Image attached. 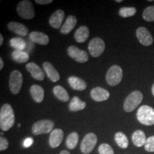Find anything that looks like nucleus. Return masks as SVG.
<instances>
[{
	"label": "nucleus",
	"mask_w": 154,
	"mask_h": 154,
	"mask_svg": "<svg viewBox=\"0 0 154 154\" xmlns=\"http://www.w3.org/2000/svg\"><path fill=\"white\" fill-rule=\"evenodd\" d=\"M15 116L13 108L9 103H5L0 110V128L3 131H7L14 126Z\"/></svg>",
	"instance_id": "nucleus-1"
},
{
	"label": "nucleus",
	"mask_w": 154,
	"mask_h": 154,
	"mask_svg": "<svg viewBox=\"0 0 154 154\" xmlns=\"http://www.w3.org/2000/svg\"><path fill=\"white\" fill-rule=\"evenodd\" d=\"M138 121L146 126L154 125V109L147 105L141 106L136 113Z\"/></svg>",
	"instance_id": "nucleus-2"
},
{
	"label": "nucleus",
	"mask_w": 154,
	"mask_h": 154,
	"mask_svg": "<svg viewBox=\"0 0 154 154\" xmlns=\"http://www.w3.org/2000/svg\"><path fill=\"white\" fill-rule=\"evenodd\" d=\"M143 96L140 91H134L128 94L124 103V109L126 112H131L140 105Z\"/></svg>",
	"instance_id": "nucleus-3"
},
{
	"label": "nucleus",
	"mask_w": 154,
	"mask_h": 154,
	"mask_svg": "<svg viewBox=\"0 0 154 154\" xmlns=\"http://www.w3.org/2000/svg\"><path fill=\"white\" fill-rule=\"evenodd\" d=\"M123 78L122 69L117 65L111 66L106 75V80L109 85L114 86L119 84Z\"/></svg>",
	"instance_id": "nucleus-4"
},
{
	"label": "nucleus",
	"mask_w": 154,
	"mask_h": 154,
	"mask_svg": "<svg viewBox=\"0 0 154 154\" xmlns=\"http://www.w3.org/2000/svg\"><path fill=\"white\" fill-rule=\"evenodd\" d=\"M17 11L19 16L24 19H32L35 15L33 4L29 0L20 2L17 5Z\"/></svg>",
	"instance_id": "nucleus-5"
},
{
	"label": "nucleus",
	"mask_w": 154,
	"mask_h": 154,
	"mask_svg": "<svg viewBox=\"0 0 154 154\" xmlns=\"http://www.w3.org/2000/svg\"><path fill=\"white\" fill-rule=\"evenodd\" d=\"M54 123L49 119L40 120L34 123L32 127V131L34 135L49 134L54 130Z\"/></svg>",
	"instance_id": "nucleus-6"
},
{
	"label": "nucleus",
	"mask_w": 154,
	"mask_h": 154,
	"mask_svg": "<svg viewBox=\"0 0 154 154\" xmlns=\"http://www.w3.org/2000/svg\"><path fill=\"white\" fill-rule=\"evenodd\" d=\"M23 84V76L22 73L18 70H14L10 74L9 86L11 93L14 95L20 91Z\"/></svg>",
	"instance_id": "nucleus-7"
},
{
	"label": "nucleus",
	"mask_w": 154,
	"mask_h": 154,
	"mask_svg": "<svg viewBox=\"0 0 154 154\" xmlns=\"http://www.w3.org/2000/svg\"><path fill=\"white\" fill-rule=\"evenodd\" d=\"M97 143V137L94 133H88L83 138L81 143V151L83 153L88 154L93 151Z\"/></svg>",
	"instance_id": "nucleus-8"
},
{
	"label": "nucleus",
	"mask_w": 154,
	"mask_h": 154,
	"mask_svg": "<svg viewBox=\"0 0 154 154\" xmlns=\"http://www.w3.org/2000/svg\"><path fill=\"white\" fill-rule=\"evenodd\" d=\"M88 49L92 57H99L104 51L105 43L101 38H94L89 42Z\"/></svg>",
	"instance_id": "nucleus-9"
},
{
	"label": "nucleus",
	"mask_w": 154,
	"mask_h": 154,
	"mask_svg": "<svg viewBox=\"0 0 154 154\" xmlns=\"http://www.w3.org/2000/svg\"><path fill=\"white\" fill-rule=\"evenodd\" d=\"M69 57L79 63H85L88 60V56L86 51L79 49L76 46H70L67 49Z\"/></svg>",
	"instance_id": "nucleus-10"
},
{
	"label": "nucleus",
	"mask_w": 154,
	"mask_h": 154,
	"mask_svg": "<svg viewBox=\"0 0 154 154\" xmlns=\"http://www.w3.org/2000/svg\"><path fill=\"white\" fill-rule=\"evenodd\" d=\"M136 34L138 40L142 45L148 47V46L151 45L153 44V39L152 35L150 33L149 31L146 27L140 26V27L138 28Z\"/></svg>",
	"instance_id": "nucleus-11"
},
{
	"label": "nucleus",
	"mask_w": 154,
	"mask_h": 154,
	"mask_svg": "<svg viewBox=\"0 0 154 154\" xmlns=\"http://www.w3.org/2000/svg\"><path fill=\"white\" fill-rule=\"evenodd\" d=\"M63 131L60 128H56L51 132L49 139V145L52 149L57 148L60 146L63 138Z\"/></svg>",
	"instance_id": "nucleus-12"
},
{
	"label": "nucleus",
	"mask_w": 154,
	"mask_h": 154,
	"mask_svg": "<svg viewBox=\"0 0 154 154\" xmlns=\"http://www.w3.org/2000/svg\"><path fill=\"white\" fill-rule=\"evenodd\" d=\"M64 11L61 10V9H58L57 11H56L54 13H53L51 15V17H50L49 19L50 26L54 29H59L61 26V24H62L63 19H64Z\"/></svg>",
	"instance_id": "nucleus-13"
},
{
	"label": "nucleus",
	"mask_w": 154,
	"mask_h": 154,
	"mask_svg": "<svg viewBox=\"0 0 154 154\" xmlns=\"http://www.w3.org/2000/svg\"><path fill=\"white\" fill-rule=\"evenodd\" d=\"M26 69L34 79L43 81L44 79V73L43 70L34 62H29L26 65Z\"/></svg>",
	"instance_id": "nucleus-14"
},
{
	"label": "nucleus",
	"mask_w": 154,
	"mask_h": 154,
	"mask_svg": "<svg viewBox=\"0 0 154 154\" xmlns=\"http://www.w3.org/2000/svg\"><path fill=\"white\" fill-rule=\"evenodd\" d=\"M91 99L95 101H103L107 100L110 96V94L107 90L101 87H96L91 91Z\"/></svg>",
	"instance_id": "nucleus-15"
},
{
	"label": "nucleus",
	"mask_w": 154,
	"mask_h": 154,
	"mask_svg": "<svg viewBox=\"0 0 154 154\" xmlns=\"http://www.w3.org/2000/svg\"><path fill=\"white\" fill-rule=\"evenodd\" d=\"M29 39L34 43L40 44V45H47L49 42V36L40 32H32L29 35Z\"/></svg>",
	"instance_id": "nucleus-16"
},
{
	"label": "nucleus",
	"mask_w": 154,
	"mask_h": 154,
	"mask_svg": "<svg viewBox=\"0 0 154 154\" xmlns=\"http://www.w3.org/2000/svg\"><path fill=\"white\" fill-rule=\"evenodd\" d=\"M7 28L11 32H14L17 35L21 36H26L29 33L28 28L24 24L16 22H11L7 24Z\"/></svg>",
	"instance_id": "nucleus-17"
},
{
	"label": "nucleus",
	"mask_w": 154,
	"mask_h": 154,
	"mask_svg": "<svg viewBox=\"0 0 154 154\" xmlns=\"http://www.w3.org/2000/svg\"><path fill=\"white\" fill-rule=\"evenodd\" d=\"M43 68L44 72L47 74L48 78L52 82H57L60 79L59 72H57L52 64L49 61H45L43 63Z\"/></svg>",
	"instance_id": "nucleus-18"
},
{
	"label": "nucleus",
	"mask_w": 154,
	"mask_h": 154,
	"mask_svg": "<svg viewBox=\"0 0 154 154\" xmlns=\"http://www.w3.org/2000/svg\"><path fill=\"white\" fill-rule=\"evenodd\" d=\"M68 83L73 89L77 91H84L87 87V84L85 81L77 76H69L68 78Z\"/></svg>",
	"instance_id": "nucleus-19"
},
{
	"label": "nucleus",
	"mask_w": 154,
	"mask_h": 154,
	"mask_svg": "<svg viewBox=\"0 0 154 154\" xmlns=\"http://www.w3.org/2000/svg\"><path fill=\"white\" fill-rule=\"evenodd\" d=\"M77 24V19L75 16L73 15H69L67 17L66 22L60 29V32L62 34H68L70 33L74 29Z\"/></svg>",
	"instance_id": "nucleus-20"
},
{
	"label": "nucleus",
	"mask_w": 154,
	"mask_h": 154,
	"mask_svg": "<svg viewBox=\"0 0 154 154\" xmlns=\"http://www.w3.org/2000/svg\"><path fill=\"white\" fill-rule=\"evenodd\" d=\"M89 36V29L86 26H81L74 34L75 40L78 43H84Z\"/></svg>",
	"instance_id": "nucleus-21"
},
{
	"label": "nucleus",
	"mask_w": 154,
	"mask_h": 154,
	"mask_svg": "<svg viewBox=\"0 0 154 154\" xmlns=\"http://www.w3.org/2000/svg\"><path fill=\"white\" fill-rule=\"evenodd\" d=\"M30 94L33 99L36 103H41L44 98V90L42 86L38 85H32L30 88Z\"/></svg>",
	"instance_id": "nucleus-22"
},
{
	"label": "nucleus",
	"mask_w": 154,
	"mask_h": 154,
	"mask_svg": "<svg viewBox=\"0 0 154 154\" xmlns=\"http://www.w3.org/2000/svg\"><path fill=\"white\" fill-rule=\"evenodd\" d=\"M146 134L143 131L137 130L132 134L133 143L137 147H141L145 146L146 142Z\"/></svg>",
	"instance_id": "nucleus-23"
},
{
	"label": "nucleus",
	"mask_w": 154,
	"mask_h": 154,
	"mask_svg": "<svg viewBox=\"0 0 154 154\" xmlns=\"http://www.w3.org/2000/svg\"><path fill=\"white\" fill-rule=\"evenodd\" d=\"M86 106V103L85 102L82 101L78 96H74L71 100L69 108L71 111H79L85 109Z\"/></svg>",
	"instance_id": "nucleus-24"
},
{
	"label": "nucleus",
	"mask_w": 154,
	"mask_h": 154,
	"mask_svg": "<svg viewBox=\"0 0 154 154\" xmlns=\"http://www.w3.org/2000/svg\"><path fill=\"white\" fill-rule=\"evenodd\" d=\"M53 93L58 99L63 102L68 101L69 99H70L66 90L60 85L56 86L54 87Z\"/></svg>",
	"instance_id": "nucleus-25"
},
{
	"label": "nucleus",
	"mask_w": 154,
	"mask_h": 154,
	"mask_svg": "<svg viewBox=\"0 0 154 154\" xmlns=\"http://www.w3.org/2000/svg\"><path fill=\"white\" fill-rule=\"evenodd\" d=\"M11 57L12 59L17 63H24L27 62L29 59V54L24 51H18V50H14L11 53Z\"/></svg>",
	"instance_id": "nucleus-26"
},
{
	"label": "nucleus",
	"mask_w": 154,
	"mask_h": 154,
	"mask_svg": "<svg viewBox=\"0 0 154 154\" xmlns=\"http://www.w3.org/2000/svg\"><path fill=\"white\" fill-rule=\"evenodd\" d=\"M9 43H10L11 47L14 48L15 50H18V51H23L26 46L25 40L21 37L12 38L9 42Z\"/></svg>",
	"instance_id": "nucleus-27"
},
{
	"label": "nucleus",
	"mask_w": 154,
	"mask_h": 154,
	"mask_svg": "<svg viewBox=\"0 0 154 154\" xmlns=\"http://www.w3.org/2000/svg\"><path fill=\"white\" fill-rule=\"evenodd\" d=\"M115 140L121 149H126L128 146V139L127 136L122 132H117L115 134Z\"/></svg>",
	"instance_id": "nucleus-28"
},
{
	"label": "nucleus",
	"mask_w": 154,
	"mask_h": 154,
	"mask_svg": "<svg viewBox=\"0 0 154 154\" xmlns=\"http://www.w3.org/2000/svg\"><path fill=\"white\" fill-rule=\"evenodd\" d=\"M79 141V134L76 132H72L67 136L66 145L69 149H74L76 148Z\"/></svg>",
	"instance_id": "nucleus-29"
},
{
	"label": "nucleus",
	"mask_w": 154,
	"mask_h": 154,
	"mask_svg": "<svg viewBox=\"0 0 154 154\" xmlns=\"http://www.w3.org/2000/svg\"><path fill=\"white\" fill-rule=\"evenodd\" d=\"M136 13V9L135 7H121L119 9V14L121 17L127 18V17H131L134 16Z\"/></svg>",
	"instance_id": "nucleus-30"
},
{
	"label": "nucleus",
	"mask_w": 154,
	"mask_h": 154,
	"mask_svg": "<svg viewBox=\"0 0 154 154\" xmlns=\"http://www.w3.org/2000/svg\"><path fill=\"white\" fill-rule=\"evenodd\" d=\"M143 18L146 22H154V6H150L144 9Z\"/></svg>",
	"instance_id": "nucleus-31"
},
{
	"label": "nucleus",
	"mask_w": 154,
	"mask_h": 154,
	"mask_svg": "<svg viewBox=\"0 0 154 154\" xmlns=\"http://www.w3.org/2000/svg\"><path fill=\"white\" fill-rule=\"evenodd\" d=\"M100 154H114L112 147L108 143H102L99 147Z\"/></svg>",
	"instance_id": "nucleus-32"
},
{
	"label": "nucleus",
	"mask_w": 154,
	"mask_h": 154,
	"mask_svg": "<svg viewBox=\"0 0 154 154\" xmlns=\"http://www.w3.org/2000/svg\"><path fill=\"white\" fill-rule=\"evenodd\" d=\"M144 148L146 151L154 152V136H150L147 138Z\"/></svg>",
	"instance_id": "nucleus-33"
},
{
	"label": "nucleus",
	"mask_w": 154,
	"mask_h": 154,
	"mask_svg": "<svg viewBox=\"0 0 154 154\" xmlns=\"http://www.w3.org/2000/svg\"><path fill=\"white\" fill-rule=\"evenodd\" d=\"M9 141L7 139L2 136L0 137V151H3L8 148Z\"/></svg>",
	"instance_id": "nucleus-34"
},
{
	"label": "nucleus",
	"mask_w": 154,
	"mask_h": 154,
	"mask_svg": "<svg viewBox=\"0 0 154 154\" xmlns=\"http://www.w3.org/2000/svg\"><path fill=\"white\" fill-rule=\"evenodd\" d=\"M33 143V138H28L25 139L24 141V146L25 148H28Z\"/></svg>",
	"instance_id": "nucleus-35"
},
{
	"label": "nucleus",
	"mask_w": 154,
	"mask_h": 154,
	"mask_svg": "<svg viewBox=\"0 0 154 154\" xmlns=\"http://www.w3.org/2000/svg\"><path fill=\"white\" fill-rule=\"evenodd\" d=\"M35 2L38 4V5H49V4L53 2V0H36Z\"/></svg>",
	"instance_id": "nucleus-36"
},
{
	"label": "nucleus",
	"mask_w": 154,
	"mask_h": 154,
	"mask_svg": "<svg viewBox=\"0 0 154 154\" xmlns=\"http://www.w3.org/2000/svg\"><path fill=\"white\" fill-rule=\"evenodd\" d=\"M4 67V62H3V60H2V58H0V70H2V69H3Z\"/></svg>",
	"instance_id": "nucleus-37"
},
{
	"label": "nucleus",
	"mask_w": 154,
	"mask_h": 154,
	"mask_svg": "<svg viewBox=\"0 0 154 154\" xmlns=\"http://www.w3.org/2000/svg\"><path fill=\"white\" fill-rule=\"evenodd\" d=\"M3 40H4V38H3V36H2V34H0V46H2V44H3Z\"/></svg>",
	"instance_id": "nucleus-38"
},
{
	"label": "nucleus",
	"mask_w": 154,
	"mask_h": 154,
	"mask_svg": "<svg viewBox=\"0 0 154 154\" xmlns=\"http://www.w3.org/2000/svg\"><path fill=\"white\" fill-rule=\"evenodd\" d=\"M59 154H71V153H69V151H66V150H63V151H61L60 152V153H59Z\"/></svg>",
	"instance_id": "nucleus-39"
},
{
	"label": "nucleus",
	"mask_w": 154,
	"mask_h": 154,
	"mask_svg": "<svg viewBox=\"0 0 154 154\" xmlns=\"http://www.w3.org/2000/svg\"><path fill=\"white\" fill-rule=\"evenodd\" d=\"M151 90H152V94H153V95L154 96V84H153V85L152 86Z\"/></svg>",
	"instance_id": "nucleus-40"
},
{
	"label": "nucleus",
	"mask_w": 154,
	"mask_h": 154,
	"mask_svg": "<svg viewBox=\"0 0 154 154\" xmlns=\"http://www.w3.org/2000/svg\"><path fill=\"white\" fill-rule=\"evenodd\" d=\"M116 2H122V0H116Z\"/></svg>",
	"instance_id": "nucleus-41"
}]
</instances>
